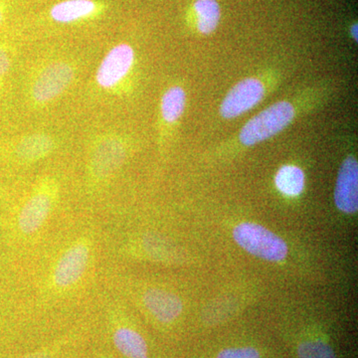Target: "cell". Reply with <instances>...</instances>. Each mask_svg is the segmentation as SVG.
I'll return each mask as SVG.
<instances>
[{
	"instance_id": "2",
	"label": "cell",
	"mask_w": 358,
	"mask_h": 358,
	"mask_svg": "<svg viewBox=\"0 0 358 358\" xmlns=\"http://www.w3.org/2000/svg\"><path fill=\"white\" fill-rule=\"evenodd\" d=\"M48 341L33 310L22 268L0 244V358L15 357Z\"/></svg>"
},
{
	"instance_id": "20",
	"label": "cell",
	"mask_w": 358,
	"mask_h": 358,
	"mask_svg": "<svg viewBox=\"0 0 358 358\" xmlns=\"http://www.w3.org/2000/svg\"><path fill=\"white\" fill-rule=\"evenodd\" d=\"M357 24L352 25V35L355 41H357Z\"/></svg>"
},
{
	"instance_id": "19",
	"label": "cell",
	"mask_w": 358,
	"mask_h": 358,
	"mask_svg": "<svg viewBox=\"0 0 358 358\" xmlns=\"http://www.w3.org/2000/svg\"><path fill=\"white\" fill-rule=\"evenodd\" d=\"M10 67V60L3 49L0 48V77L4 76Z\"/></svg>"
},
{
	"instance_id": "8",
	"label": "cell",
	"mask_w": 358,
	"mask_h": 358,
	"mask_svg": "<svg viewBox=\"0 0 358 358\" xmlns=\"http://www.w3.org/2000/svg\"><path fill=\"white\" fill-rule=\"evenodd\" d=\"M134 60V49L129 45L119 44L113 47L99 67L96 82L102 88H113L128 75Z\"/></svg>"
},
{
	"instance_id": "16",
	"label": "cell",
	"mask_w": 358,
	"mask_h": 358,
	"mask_svg": "<svg viewBox=\"0 0 358 358\" xmlns=\"http://www.w3.org/2000/svg\"><path fill=\"white\" fill-rule=\"evenodd\" d=\"M299 358H336L333 348L322 341H308L298 348Z\"/></svg>"
},
{
	"instance_id": "21",
	"label": "cell",
	"mask_w": 358,
	"mask_h": 358,
	"mask_svg": "<svg viewBox=\"0 0 358 358\" xmlns=\"http://www.w3.org/2000/svg\"><path fill=\"white\" fill-rule=\"evenodd\" d=\"M2 21V13L1 10H0V23H1Z\"/></svg>"
},
{
	"instance_id": "14",
	"label": "cell",
	"mask_w": 358,
	"mask_h": 358,
	"mask_svg": "<svg viewBox=\"0 0 358 358\" xmlns=\"http://www.w3.org/2000/svg\"><path fill=\"white\" fill-rule=\"evenodd\" d=\"M197 27L203 34H210L220 21V7L216 0H197L194 4Z\"/></svg>"
},
{
	"instance_id": "7",
	"label": "cell",
	"mask_w": 358,
	"mask_h": 358,
	"mask_svg": "<svg viewBox=\"0 0 358 358\" xmlns=\"http://www.w3.org/2000/svg\"><path fill=\"white\" fill-rule=\"evenodd\" d=\"M265 95L264 85L255 78L239 82L230 90L221 105L220 112L225 119H234L248 112L262 100Z\"/></svg>"
},
{
	"instance_id": "13",
	"label": "cell",
	"mask_w": 358,
	"mask_h": 358,
	"mask_svg": "<svg viewBox=\"0 0 358 358\" xmlns=\"http://www.w3.org/2000/svg\"><path fill=\"white\" fill-rule=\"evenodd\" d=\"M275 183L287 196H298L305 188V173L300 167L284 166L278 171Z\"/></svg>"
},
{
	"instance_id": "4",
	"label": "cell",
	"mask_w": 358,
	"mask_h": 358,
	"mask_svg": "<svg viewBox=\"0 0 358 358\" xmlns=\"http://www.w3.org/2000/svg\"><path fill=\"white\" fill-rule=\"evenodd\" d=\"M233 237L245 251L268 262H281L288 255L286 242L259 224H239L233 231Z\"/></svg>"
},
{
	"instance_id": "12",
	"label": "cell",
	"mask_w": 358,
	"mask_h": 358,
	"mask_svg": "<svg viewBox=\"0 0 358 358\" xmlns=\"http://www.w3.org/2000/svg\"><path fill=\"white\" fill-rule=\"evenodd\" d=\"M95 9L92 0H64L52 7L50 14L56 22L71 23L91 15Z\"/></svg>"
},
{
	"instance_id": "5",
	"label": "cell",
	"mask_w": 358,
	"mask_h": 358,
	"mask_svg": "<svg viewBox=\"0 0 358 358\" xmlns=\"http://www.w3.org/2000/svg\"><path fill=\"white\" fill-rule=\"evenodd\" d=\"M128 152L122 141L108 138L99 141L88 159V178L93 187L106 185L122 169Z\"/></svg>"
},
{
	"instance_id": "11",
	"label": "cell",
	"mask_w": 358,
	"mask_h": 358,
	"mask_svg": "<svg viewBox=\"0 0 358 358\" xmlns=\"http://www.w3.org/2000/svg\"><path fill=\"white\" fill-rule=\"evenodd\" d=\"M53 148L54 143L50 136L32 134L17 143L14 155L21 164H34L48 157Z\"/></svg>"
},
{
	"instance_id": "10",
	"label": "cell",
	"mask_w": 358,
	"mask_h": 358,
	"mask_svg": "<svg viewBox=\"0 0 358 358\" xmlns=\"http://www.w3.org/2000/svg\"><path fill=\"white\" fill-rule=\"evenodd\" d=\"M334 201L339 210L348 214L357 213L358 209V164L355 157L343 160L339 169Z\"/></svg>"
},
{
	"instance_id": "15",
	"label": "cell",
	"mask_w": 358,
	"mask_h": 358,
	"mask_svg": "<svg viewBox=\"0 0 358 358\" xmlns=\"http://www.w3.org/2000/svg\"><path fill=\"white\" fill-rule=\"evenodd\" d=\"M186 95L180 87H173L167 90L162 96V114L169 122L178 121L185 109Z\"/></svg>"
},
{
	"instance_id": "1",
	"label": "cell",
	"mask_w": 358,
	"mask_h": 358,
	"mask_svg": "<svg viewBox=\"0 0 358 358\" xmlns=\"http://www.w3.org/2000/svg\"><path fill=\"white\" fill-rule=\"evenodd\" d=\"M105 223L63 218L20 263L37 317L53 338L95 308L107 264Z\"/></svg>"
},
{
	"instance_id": "9",
	"label": "cell",
	"mask_w": 358,
	"mask_h": 358,
	"mask_svg": "<svg viewBox=\"0 0 358 358\" xmlns=\"http://www.w3.org/2000/svg\"><path fill=\"white\" fill-rule=\"evenodd\" d=\"M74 78V70L67 63H54L42 71L32 89L37 102H48L61 95Z\"/></svg>"
},
{
	"instance_id": "6",
	"label": "cell",
	"mask_w": 358,
	"mask_h": 358,
	"mask_svg": "<svg viewBox=\"0 0 358 358\" xmlns=\"http://www.w3.org/2000/svg\"><path fill=\"white\" fill-rule=\"evenodd\" d=\"M294 117V110L292 103H274L245 124L240 134V141L245 145L262 143L286 128L293 121Z\"/></svg>"
},
{
	"instance_id": "3",
	"label": "cell",
	"mask_w": 358,
	"mask_h": 358,
	"mask_svg": "<svg viewBox=\"0 0 358 358\" xmlns=\"http://www.w3.org/2000/svg\"><path fill=\"white\" fill-rule=\"evenodd\" d=\"M96 336L95 308L65 333L48 343L9 358H85Z\"/></svg>"
},
{
	"instance_id": "18",
	"label": "cell",
	"mask_w": 358,
	"mask_h": 358,
	"mask_svg": "<svg viewBox=\"0 0 358 358\" xmlns=\"http://www.w3.org/2000/svg\"><path fill=\"white\" fill-rule=\"evenodd\" d=\"M85 358H119L115 355L107 345L101 343L98 338H95L91 346H90L88 352L86 353Z\"/></svg>"
},
{
	"instance_id": "17",
	"label": "cell",
	"mask_w": 358,
	"mask_h": 358,
	"mask_svg": "<svg viewBox=\"0 0 358 358\" xmlns=\"http://www.w3.org/2000/svg\"><path fill=\"white\" fill-rule=\"evenodd\" d=\"M217 358H261V355L254 348H233L219 352Z\"/></svg>"
}]
</instances>
